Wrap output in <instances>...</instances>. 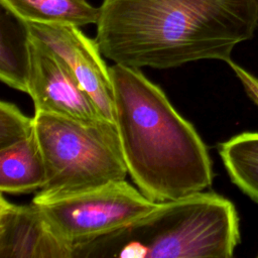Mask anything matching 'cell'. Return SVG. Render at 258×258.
Here are the masks:
<instances>
[{"label":"cell","mask_w":258,"mask_h":258,"mask_svg":"<svg viewBox=\"0 0 258 258\" xmlns=\"http://www.w3.org/2000/svg\"><path fill=\"white\" fill-rule=\"evenodd\" d=\"M97 41L114 63L169 69L231 60L258 26V0H102Z\"/></svg>","instance_id":"6da1fadb"},{"label":"cell","mask_w":258,"mask_h":258,"mask_svg":"<svg viewBox=\"0 0 258 258\" xmlns=\"http://www.w3.org/2000/svg\"><path fill=\"white\" fill-rule=\"evenodd\" d=\"M115 124L125 163L150 201H174L212 184L208 149L195 127L139 69L110 67Z\"/></svg>","instance_id":"7a4b0ae2"},{"label":"cell","mask_w":258,"mask_h":258,"mask_svg":"<svg viewBox=\"0 0 258 258\" xmlns=\"http://www.w3.org/2000/svg\"><path fill=\"white\" fill-rule=\"evenodd\" d=\"M239 240L234 205L203 190L157 203L127 226L76 247L73 258H230Z\"/></svg>","instance_id":"3957f363"},{"label":"cell","mask_w":258,"mask_h":258,"mask_svg":"<svg viewBox=\"0 0 258 258\" xmlns=\"http://www.w3.org/2000/svg\"><path fill=\"white\" fill-rule=\"evenodd\" d=\"M34 129L46 169L38 195H67L125 179L128 169L115 122L35 112Z\"/></svg>","instance_id":"277c9868"},{"label":"cell","mask_w":258,"mask_h":258,"mask_svg":"<svg viewBox=\"0 0 258 258\" xmlns=\"http://www.w3.org/2000/svg\"><path fill=\"white\" fill-rule=\"evenodd\" d=\"M32 204L54 234L74 250L143 217L157 203L124 179L67 195L36 194Z\"/></svg>","instance_id":"5b68a950"},{"label":"cell","mask_w":258,"mask_h":258,"mask_svg":"<svg viewBox=\"0 0 258 258\" xmlns=\"http://www.w3.org/2000/svg\"><path fill=\"white\" fill-rule=\"evenodd\" d=\"M31 39L57 56L90 95L102 115L115 122L113 85L110 68L95 39L78 26L25 22Z\"/></svg>","instance_id":"8992f818"},{"label":"cell","mask_w":258,"mask_h":258,"mask_svg":"<svg viewBox=\"0 0 258 258\" xmlns=\"http://www.w3.org/2000/svg\"><path fill=\"white\" fill-rule=\"evenodd\" d=\"M30 54L27 94L35 112L85 122L107 120L69 68L50 50L30 38Z\"/></svg>","instance_id":"52a82bcc"},{"label":"cell","mask_w":258,"mask_h":258,"mask_svg":"<svg viewBox=\"0 0 258 258\" xmlns=\"http://www.w3.org/2000/svg\"><path fill=\"white\" fill-rule=\"evenodd\" d=\"M73 248L54 234L35 205H15L1 194V258H73Z\"/></svg>","instance_id":"ba28073f"},{"label":"cell","mask_w":258,"mask_h":258,"mask_svg":"<svg viewBox=\"0 0 258 258\" xmlns=\"http://www.w3.org/2000/svg\"><path fill=\"white\" fill-rule=\"evenodd\" d=\"M45 181V163L35 130L31 136L0 148L1 194L18 195L41 189Z\"/></svg>","instance_id":"9c48e42d"},{"label":"cell","mask_w":258,"mask_h":258,"mask_svg":"<svg viewBox=\"0 0 258 258\" xmlns=\"http://www.w3.org/2000/svg\"><path fill=\"white\" fill-rule=\"evenodd\" d=\"M31 54L27 25L2 8L0 15V80L28 93Z\"/></svg>","instance_id":"30bf717a"},{"label":"cell","mask_w":258,"mask_h":258,"mask_svg":"<svg viewBox=\"0 0 258 258\" xmlns=\"http://www.w3.org/2000/svg\"><path fill=\"white\" fill-rule=\"evenodd\" d=\"M0 4L24 22L82 27L97 24L100 17V7L87 0H0Z\"/></svg>","instance_id":"8fae6325"},{"label":"cell","mask_w":258,"mask_h":258,"mask_svg":"<svg viewBox=\"0 0 258 258\" xmlns=\"http://www.w3.org/2000/svg\"><path fill=\"white\" fill-rule=\"evenodd\" d=\"M219 152L232 181L258 203V133L236 135L221 143Z\"/></svg>","instance_id":"7c38bea8"},{"label":"cell","mask_w":258,"mask_h":258,"mask_svg":"<svg viewBox=\"0 0 258 258\" xmlns=\"http://www.w3.org/2000/svg\"><path fill=\"white\" fill-rule=\"evenodd\" d=\"M34 130V117L25 116L10 102H0V148L31 136Z\"/></svg>","instance_id":"4fadbf2b"},{"label":"cell","mask_w":258,"mask_h":258,"mask_svg":"<svg viewBox=\"0 0 258 258\" xmlns=\"http://www.w3.org/2000/svg\"><path fill=\"white\" fill-rule=\"evenodd\" d=\"M228 63L233 69L237 77L240 79L248 96L258 106V78L251 75L249 72L245 71L243 68L232 61V59L228 61Z\"/></svg>","instance_id":"5bb4252c"}]
</instances>
